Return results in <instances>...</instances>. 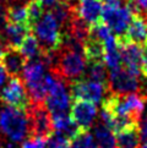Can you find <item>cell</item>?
<instances>
[{"mask_svg": "<svg viewBox=\"0 0 147 148\" xmlns=\"http://www.w3.org/2000/svg\"><path fill=\"white\" fill-rule=\"evenodd\" d=\"M147 97L145 94L129 93L114 94L109 93L102 102V108L108 110L113 118H123L140 124L145 113Z\"/></svg>", "mask_w": 147, "mask_h": 148, "instance_id": "1", "label": "cell"}, {"mask_svg": "<svg viewBox=\"0 0 147 148\" xmlns=\"http://www.w3.org/2000/svg\"><path fill=\"white\" fill-rule=\"evenodd\" d=\"M0 131L12 143H19L30 134L28 119L25 112L11 107L0 110Z\"/></svg>", "mask_w": 147, "mask_h": 148, "instance_id": "2", "label": "cell"}, {"mask_svg": "<svg viewBox=\"0 0 147 148\" xmlns=\"http://www.w3.org/2000/svg\"><path fill=\"white\" fill-rule=\"evenodd\" d=\"M32 28L36 34V38L38 39L41 44L42 51H54L60 47L63 32L60 31L59 23L56 22V20L49 10L43 14V16Z\"/></svg>", "mask_w": 147, "mask_h": 148, "instance_id": "3", "label": "cell"}, {"mask_svg": "<svg viewBox=\"0 0 147 148\" xmlns=\"http://www.w3.org/2000/svg\"><path fill=\"white\" fill-rule=\"evenodd\" d=\"M133 16L134 15L129 8L125 4L123 5L119 0L118 3L104 5L101 21L112 31V33L117 38H122L126 33Z\"/></svg>", "mask_w": 147, "mask_h": 148, "instance_id": "4", "label": "cell"}, {"mask_svg": "<svg viewBox=\"0 0 147 148\" xmlns=\"http://www.w3.org/2000/svg\"><path fill=\"white\" fill-rule=\"evenodd\" d=\"M26 113L28 116L31 136L48 138L54 132L52 114L44 103H31Z\"/></svg>", "mask_w": 147, "mask_h": 148, "instance_id": "5", "label": "cell"}, {"mask_svg": "<svg viewBox=\"0 0 147 148\" xmlns=\"http://www.w3.org/2000/svg\"><path fill=\"white\" fill-rule=\"evenodd\" d=\"M0 100L6 105L15 109L26 112L31 104V99L27 93L23 80L19 77H11L6 86L0 93Z\"/></svg>", "mask_w": 147, "mask_h": 148, "instance_id": "6", "label": "cell"}, {"mask_svg": "<svg viewBox=\"0 0 147 148\" xmlns=\"http://www.w3.org/2000/svg\"><path fill=\"white\" fill-rule=\"evenodd\" d=\"M108 92L114 94H129L137 93L141 83L137 75L130 72L126 69L120 67L115 71H109L108 77Z\"/></svg>", "mask_w": 147, "mask_h": 148, "instance_id": "7", "label": "cell"}, {"mask_svg": "<svg viewBox=\"0 0 147 148\" xmlns=\"http://www.w3.org/2000/svg\"><path fill=\"white\" fill-rule=\"evenodd\" d=\"M70 94L74 99L88 100V102L98 104L106 98L108 94V88L107 84L80 78L77 81L71 82Z\"/></svg>", "mask_w": 147, "mask_h": 148, "instance_id": "8", "label": "cell"}, {"mask_svg": "<svg viewBox=\"0 0 147 148\" xmlns=\"http://www.w3.org/2000/svg\"><path fill=\"white\" fill-rule=\"evenodd\" d=\"M58 77V76H56ZM71 94L67 92L65 82L58 77L53 88L49 91L45 98V107L48 108L52 115L67 114L71 108Z\"/></svg>", "mask_w": 147, "mask_h": 148, "instance_id": "9", "label": "cell"}, {"mask_svg": "<svg viewBox=\"0 0 147 148\" xmlns=\"http://www.w3.org/2000/svg\"><path fill=\"white\" fill-rule=\"evenodd\" d=\"M118 43L123 65L130 72L140 76L144 67V50L141 45L129 42L125 38H118Z\"/></svg>", "mask_w": 147, "mask_h": 148, "instance_id": "10", "label": "cell"}, {"mask_svg": "<svg viewBox=\"0 0 147 148\" xmlns=\"http://www.w3.org/2000/svg\"><path fill=\"white\" fill-rule=\"evenodd\" d=\"M70 110L71 119L82 132H86L92 127L98 113L96 104L82 99H74Z\"/></svg>", "mask_w": 147, "mask_h": 148, "instance_id": "11", "label": "cell"}, {"mask_svg": "<svg viewBox=\"0 0 147 148\" xmlns=\"http://www.w3.org/2000/svg\"><path fill=\"white\" fill-rule=\"evenodd\" d=\"M0 61H1L0 65L3 66L6 75H9L10 77H19L27 64V60L20 51V49L11 48V47L5 48L1 58H0Z\"/></svg>", "mask_w": 147, "mask_h": 148, "instance_id": "12", "label": "cell"}, {"mask_svg": "<svg viewBox=\"0 0 147 148\" xmlns=\"http://www.w3.org/2000/svg\"><path fill=\"white\" fill-rule=\"evenodd\" d=\"M31 31L32 28L30 26L6 22L0 29V37L5 44V48L11 47V48L19 49L25 38L31 33Z\"/></svg>", "mask_w": 147, "mask_h": 148, "instance_id": "13", "label": "cell"}, {"mask_svg": "<svg viewBox=\"0 0 147 148\" xmlns=\"http://www.w3.org/2000/svg\"><path fill=\"white\" fill-rule=\"evenodd\" d=\"M103 5L99 0H77L76 12L86 23L93 26L102 18Z\"/></svg>", "mask_w": 147, "mask_h": 148, "instance_id": "14", "label": "cell"}, {"mask_svg": "<svg viewBox=\"0 0 147 148\" xmlns=\"http://www.w3.org/2000/svg\"><path fill=\"white\" fill-rule=\"evenodd\" d=\"M48 67L45 62L39 58L33 60H28L22 71V80L25 82L26 87L41 84L44 80L45 76V69Z\"/></svg>", "mask_w": 147, "mask_h": 148, "instance_id": "15", "label": "cell"}, {"mask_svg": "<svg viewBox=\"0 0 147 148\" xmlns=\"http://www.w3.org/2000/svg\"><path fill=\"white\" fill-rule=\"evenodd\" d=\"M122 38H125L135 44L145 45L147 43V22L145 17L134 15L126 29V33Z\"/></svg>", "mask_w": 147, "mask_h": 148, "instance_id": "16", "label": "cell"}, {"mask_svg": "<svg viewBox=\"0 0 147 148\" xmlns=\"http://www.w3.org/2000/svg\"><path fill=\"white\" fill-rule=\"evenodd\" d=\"M52 120H53V126L58 134L66 137L67 140H74L77 135L82 132L75 124V121L71 119V116L67 114L52 115Z\"/></svg>", "mask_w": 147, "mask_h": 148, "instance_id": "17", "label": "cell"}, {"mask_svg": "<svg viewBox=\"0 0 147 148\" xmlns=\"http://www.w3.org/2000/svg\"><path fill=\"white\" fill-rule=\"evenodd\" d=\"M118 148H141V135L139 125L130 126L115 134Z\"/></svg>", "mask_w": 147, "mask_h": 148, "instance_id": "18", "label": "cell"}, {"mask_svg": "<svg viewBox=\"0 0 147 148\" xmlns=\"http://www.w3.org/2000/svg\"><path fill=\"white\" fill-rule=\"evenodd\" d=\"M93 137L98 148H118L113 131L102 123L96 125L93 131Z\"/></svg>", "mask_w": 147, "mask_h": 148, "instance_id": "19", "label": "cell"}, {"mask_svg": "<svg viewBox=\"0 0 147 148\" xmlns=\"http://www.w3.org/2000/svg\"><path fill=\"white\" fill-rule=\"evenodd\" d=\"M19 49L21 53H22V55L26 58L27 61L39 58L41 53H42L41 44H39L38 39L36 38V36L31 34V33L25 38V40L22 42V44H21V47Z\"/></svg>", "mask_w": 147, "mask_h": 148, "instance_id": "20", "label": "cell"}, {"mask_svg": "<svg viewBox=\"0 0 147 148\" xmlns=\"http://www.w3.org/2000/svg\"><path fill=\"white\" fill-rule=\"evenodd\" d=\"M5 14H6V22L26 25L31 27L27 10H26V6H23V5H11V6L5 8Z\"/></svg>", "mask_w": 147, "mask_h": 148, "instance_id": "21", "label": "cell"}, {"mask_svg": "<svg viewBox=\"0 0 147 148\" xmlns=\"http://www.w3.org/2000/svg\"><path fill=\"white\" fill-rule=\"evenodd\" d=\"M87 65H88L86 67L87 71L85 72L86 76L88 77L87 80L99 82V83H103V84L108 83V75H107V71H106L104 62H102V61L88 62Z\"/></svg>", "mask_w": 147, "mask_h": 148, "instance_id": "22", "label": "cell"}, {"mask_svg": "<svg viewBox=\"0 0 147 148\" xmlns=\"http://www.w3.org/2000/svg\"><path fill=\"white\" fill-rule=\"evenodd\" d=\"M26 10H27V15H28V21L31 27L38 22L41 17L43 16L44 11V5L41 0H28V3L25 5Z\"/></svg>", "mask_w": 147, "mask_h": 148, "instance_id": "23", "label": "cell"}, {"mask_svg": "<svg viewBox=\"0 0 147 148\" xmlns=\"http://www.w3.org/2000/svg\"><path fill=\"white\" fill-rule=\"evenodd\" d=\"M71 148H98L94 137L88 131L81 132L72 140Z\"/></svg>", "mask_w": 147, "mask_h": 148, "instance_id": "24", "label": "cell"}, {"mask_svg": "<svg viewBox=\"0 0 147 148\" xmlns=\"http://www.w3.org/2000/svg\"><path fill=\"white\" fill-rule=\"evenodd\" d=\"M125 5L133 15L147 18V0H125Z\"/></svg>", "mask_w": 147, "mask_h": 148, "instance_id": "25", "label": "cell"}, {"mask_svg": "<svg viewBox=\"0 0 147 148\" xmlns=\"http://www.w3.org/2000/svg\"><path fill=\"white\" fill-rule=\"evenodd\" d=\"M47 145H48V148H71L70 140H67L66 137L58 132H53L48 137Z\"/></svg>", "mask_w": 147, "mask_h": 148, "instance_id": "26", "label": "cell"}, {"mask_svg": "<svg viewBox=\"0 0 147 148\" xmlns=\"http://www.w3.org/2000/svg\"><path fill=\"white\" fill-rule=\"evenodd\" d=\"M47 140H48V138L31 136L30 138H27L23 142L22 146H21V148H48Z\"/></svg>", "mask_w": 147, "mask_h": 148, "instance_id": "27", "label": "cell"}, {"mask_svg": "<svg viewBox=\"0 0 147 148\" xmlns=\"http://www.w3.org/2000/svg\"><path fill=\"white\" fill-rule=\"evenodd\" d=\"M142 73L147 78V43L144 45V67H142Z\"/></svg>", "mask_w": 147, "mask_h": 148, "instance_id": "28", "label": "cell"}, {"mask_svg": "<svg viewBox=\"0 0 147 148\" xmlns=\"http://www.w3.org/2000/svg\"><path fill=\"white\" fill-rule=\"evenodd\" d=\"M5 78H6V72L3 69V66L0 65V87L3 86V83L5 82Z\"/></svg>", "mask_w": 147, "mask_h": 148, "instance_id": "29", "label": "cell"}, {"mask_svg": "<svg viewBox=\"0 0 147 148\" xmlns=\"http://www.w3.org/2000/svg\"><path fill=\"white\" fill-rule=\"evenodd\" d=\"M42 3H43V5H44V8L45 6H48V8H52L54 4H56L58 1H60V0H41Z\"/></svg>", "mask_w": 147, "mask_h": 148, "instance_id": "30", "label": "cell"}, {"mask_svg": "<svg viewBox=\"0 0 147 148\" xmlns=\"http://www.w3.org/2000/svg\"><path fill=\"white\" fill-rule=\"evenodd\" d=\"M4 50H5V44H4L3 39H1V37H0V58H1V55H3Z\"/></svg>", "mask_w": 147, "mask_h": 148, "instance_id": "31", "label": "cell"}, {"mask_svg": "<svg viewBox=\"0 0 147 148\" xmlns=\"http://www.w3.org/2000/svg\"><path fill=\"white\" fill-rule=\"evenodd\" d=\"M101 3H104L106 5H108V4H114V3H118L119 0H99Z\"/></svg>", "mask_w": 147, "mask_h": 148, "instance_id": "32", "label": "cell"}, {"mask_svg": "<svg viewBox=\"0 0 147 148\" xmlns=\"http://www.w3.org/2000/svg\"><path fill=\"white\" fill-rule=\"evenodd\" d=\"M142 148H147V147H145V146H144V147H142Z\"/></svg>", "mask_w": 147, "mask_h": 148, "instance_id": "33", "label": "cell"}, {"mask_svg": "<svg viewBox=\"0 0 147 148\" xmlns=\"http://www.w3.org/2000/svg\"><path fill=\"white\" fill-rule=\"evenodd\" d=\"M0 148H4V147H0Z\"/></svg>", "mask_w": 147, "mask_h": 148, "instance_id": "34", "label": "cell"}, {"mask_svg": "<svg viewBox=\"0 0 147 148\" xmlns=\"http://www.w3.org/2000/svg\"><path fill=\"white\" fill-rule=\"evenodd\" d=\"M146 22H147V21H146Z\"/></svg>", "mask_w": 147, "mask_h": 148, "instance_id": "35", "label": "cell"}]
</instances>
